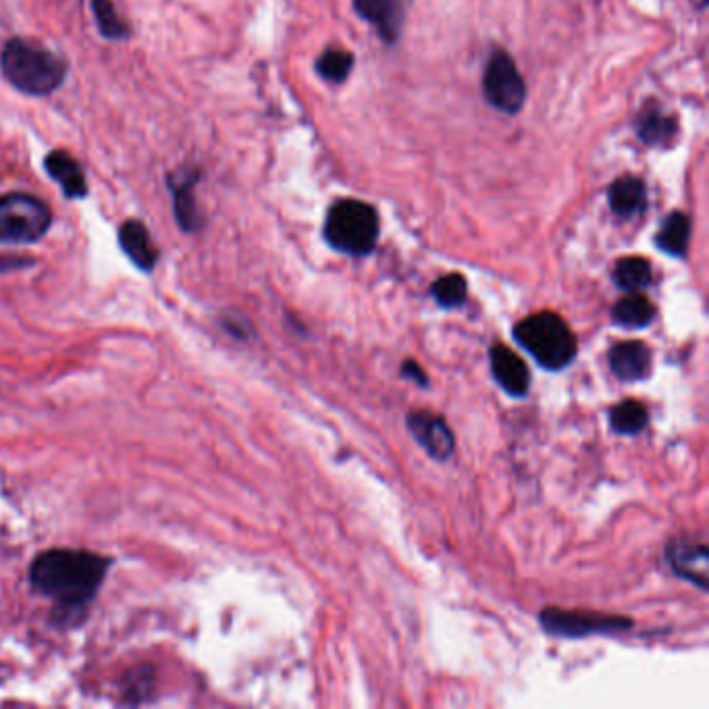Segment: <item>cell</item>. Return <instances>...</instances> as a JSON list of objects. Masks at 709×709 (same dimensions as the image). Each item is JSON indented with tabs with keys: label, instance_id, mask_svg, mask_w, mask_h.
Returning <instances> with one entry per match:
<instances>
[{
	"label": "cell",
	"instance_id": "obj_1",
	"mask_svg": "<svg viewBox=\"0 0 709 709\" xmlns=\"http://www.w3.org/2000/svg\"><path fill=\"white\" fill-rule=\"evenodd\" d=\"M111 558L84 549H48L30 566L32 587L57 603V610L80 612L98 593Z\"/></svg>",
	"mask_w": 709,
	"mask_h": 709
},
{
	"label": "cell",
	"instance_id": "obj_2",
	"mask_svg": "<svg viewBox=\"0 0 709 709\" xmlns=\"http://www.w3.org/2000/svg\"><path fill=\"white\" fill-rule=\"evenodd\" d=\"M0 71L15 90L28 96H48L63 86L67 63L38 42L13 38L0 50Z\"/></svg>",
	"mask_w": 709,
	"mask_h": 709
},
{
	"label": "cell",
	"instance_id": "obj_3",
	"mask_svg": "<svg viewBox=\"0 0 709 709\" xmlns=\"http://www.w3.org/2000/svg\"><path fill=\"white\" fill-rule=\"evenodd\" d=\"M514 339L547 371H562L576 358V335L556 312H537L514 327Z\"/></svg>",
	"mask_w": 709,
	"mask_h": 709
},
{
	"label": "cell",
	"instance_id": "obj_4",
	"mask_svg": "<svg viewBox=\"0 0 709 709\" xmlns=\"http://www.w3.org/2000/svg\"><path fill=\"white\" fill-rule=\"evenodd\" d=\"M325 240L333 250L350 256L371 254L379 240L375 208L352 198L335 202L327 213Z\"/></svg>",
	"mask_w": 709,
	"mask_h": 709
},
{
	"label": "cell",
	"instance_id": "obj_5",
	"mask_svg": "<svg viewBox=\"0 0 709 709\" xmlns=\"http://www.w3.org/2000/svg\"><path fill=\"white\" fill-rule=\"evenodd\" d=\"M52 225L50 208L36 196L13 192L0 198V242L36 244Z\"/></svg>",
	"mask_w": 709,
	"mask_h": 709
},
{
	"label": "cell",
	"instance_id": "obj_6",
	"mask_svg": "<svg viewBox=\"0 0 709 709\" xmlns=\"http://www.w3.org/2000/svg\"><path fill=\"white\" fill-rule=\"evenodd\" d=\"M483 92L491 107L506 115H514L524 107L527 84H524L522 75L508 52L495 50L489 57L483 77Z\"/></svg>",
	"mask_w": 709,
	"mask_h": 709
},
{
	"label": "cell",
	"instance_id": "obj_7",
	"mask_svg": "<svg viewBox=\"0 0 709 709\" xmlns=\"http://www.w3.org/2000/svg\"><path fill=\"white\" fill-rule=\"evenodd\" d=\"M539 622L545 633L564 639H585L591 635L622 633L633 626V620L624 616H610L597 612H568L558 608H547L541 612Z\"/></svg>",
	"mask_w": 709,
	"mask_h": 709
},
{
	"label": "cell",
	"instance_id": "obj_8",
	"mask_svg": "<svg viewBox=\"0 0 709 709\" xmlns=\"http://www.w3.org/2000/svg\"><path fill=\"white\" fill-rule=\"evenodd\" d=\"M406 427L420 448L433 460L445 462L456 452L454 433L441 416L429 410H414L406 416Z\"/></svg>",
	"mask_w": 709,
	"mask_h": 709
},
{
	"label": "cell",
	"instance_id": "obj_9",
	"mask_svg": "<svg viewBox=\"0 0 709 709\" xmlns=\"http://www.w3.org/2000/svg\"><path fill=\"white\" fill-rule=\"evenodd\" d=\"M666 562L678 579L691 581L701 591L709 589V554L703 543L670 541L666 547Z\"/></svg>",
	"mask_w": 709,
	"mask_h": 709
},
{
	"label": "cell",
	"instance_id": "obj_10",
	"mask_svg": "<svg viewBox=\"0 0 709 709\" xmlns=\"http://www.w3.org/2000/svg\"><path fill=\"white\" fill-rule=\"evenodd\" d=\"M489 366L495 383L500 385L508 396L522 398L531 389V373L529 366L510 348L495 344L489 350Z\"/></svg>",
	"mask_w": 709,
	"mask_h": 709
},
{
	"label": "cell",
	"instance_id": "obj_11",
	"mask_svg": "<svg viewBox=\"0 0 709 709\" xmlns=\"http://www.w3.org/2000/svg\"><path fill=\"white\" fill-rule=\"evenodd\" d=\"M610 369L620 381H643L651 373V350L643 341H620L610 350Z\"/></svg>",
	"mask_w": 709,
	"mask_h": 709
},
{
	"label": "cell",
	"instance_id": "obj_12",
	"mask_svg": "<svg viewBox=\"0 0 709 709\" xmlns=\"http://www.w3.org/2000/svg\"><path fill=\"white\" fill-rule=\"evenodd\" d=\"M354 9L362 19L379 30L385 42H396L404 23L402 0H354Z\"/></svg>",
	"mask_w": 709,
	"mask_h": 709
},
{
	"label": "cell",
	"instance_id": "obj_13",
	"mask_svg": "<svg viewBox=\"0 0 709 709\" xmlns=\"http://www.w3.org/2000/svg\"><path fill=\"white\" fill-rule=\"evenodd\" d=\"M119 246L125 256L134 262L140 271H152L159 260V248L154 246L150 231L138 219L125 221L119 229Z\"/></svg>",
	"mask_w": 709,
	"mask_h": 709
},
{
	"label": "cell",
	"instance_id": "obj_14",
	"mask_svg": "<svg viewBox=\"0 0 709 709\" xmlns=\"http://www.w3.org/2000/svg\"><path fill=\"white\" fill-rule=\"evenodd\" d=\"M44 169L52 179L59 183L65 198L80 200V198L88 196V183H86V175L82 171V165L77 163L69 152L52 150L44 159Z\"/></svg>",
	"mask_w": 709,
	"mask_h": 709
},
{
	"label": "cell",
	"instance_id": "obj_15",
	"mask_svg": "<svg viewBox=\"0 0 709 709\" xmlns=\"http://www.w3.org/2000/svg\"><path fill=\"white\" fill-rule=\"evenodd\" d=\"M198 173L194 171H181L177 175H169V188L173 192V208H175V217L177 223L183 231L194 233L202 227V219L198 213V206L194 200V186H196Z\"/></svg>",
	"mask_w": 709,
	"mask_h": 709
},
{
	"label": "cell",
	"instance_id": "obj_16",
	"mask_svg": "<svg viewBox=\"0 0 709 709\" xmlns=\"http://www.w3.org/2000/svg\"><path fill=\"white\" fill-rule=\"evenodd\" d=\"M608 200H610L612 213L616 217L622 219L635 217L645 210V202H647L645 183L635 175H624L612 183Z\"/></svg>",
	"mask_w": 709,
	"mask_h": 709
},
{
	"label": "cell",
	"instance_id": "obj_17",
	"mask_svg": "<svg viewBox=\"0 0 709 709\" xmlns=\"http://www.w3.org/2000/svg\"><path fill=\"white\" fill-rule=\"evenodd\" d=\"M612 321L622 329H645L655 321V306L641 292L626 294L614 304Z\"/></svg>",
	"mask_w": 709,
	"mask_h": 709
},
{
	"label": "cell",
	"instance_id": "obj_18",
	"mask_svg": "<svg viewBox=\"0 0 709 709\" xmlns=\"http://www.w3.org/2000/svg\"><path fill=\"white\" fill-rule=\"evenodd\" d=\"M691 240V221L685 213H672L662 223L655 244L662 252L674 258H682L689 250Z\"/></svg>",
	"mask_w": 709,
	"mask_h": 709
},
{
	"label": "cell",
	"instance_id": "obj_19",
	"mask_svg": "<svg viewBox=\"0 0 709 709\" xmlns=\"http://www.w3.org/2000/svg\"><path fill=\"white\" fill-rule=\"evenodd\" d=\"M612 279L620 287V290L626 292V294L643 292L645 287H649V283L653 279L651 262L647 258H643V256L620 258L616 262V267H614Z\"/></svg>",
	"mask_w": 709,
	"mask_h": 709
},
{
	"label": "cell",
	"instance_id": "obj_20",
	"mask_svg": "<svg viewBox=\"0 0 709 709\" xmlns=\"http://www.w3.org/2000/svg\"><path fill=\"white\" fill-rule=\"evenodd\" d=\"M637 134L647 146H664L676 136V121L662 109L649 107L637 119Z\"/></svg>",
	"mask_w": 709,
	"mask_h": 709
},
{
	"label": "cell",
	"instance_id": "obj_21",
	"mask_svg": "<svg viewBox=\"0 0 709 709\" xmlns=\"http://www.w3.org/2000/svg\"><path fill=\"white\" fill-rule=\"evenodd\" d=\"M647 425H649V410L637 400L620 402L610 410V427L618 435L635 437L643 433Z\"/></svg>",
	"mask_w": 709,
	"mask_h": 709
},
{
	"label": "cell",
	"instance_id": "obj_22",
	"mask_svg": "<svg viewBox=\"0 0 709 709\" xmlns=\"http://www.w3.org/2000/svg\"><path fill=\"white\" fill-rule=\"evenodd\" d=\"M317 73L323 80L331 84H341L348 80V75L352 73L354 67V57L352 52L341 50V48H329L317 59Z\"/></svg>",
	"mask_w": 709,
	"mask_h": 709
},
{
	"label": "cell",
	"instance_id": "obj_23",
	"mask_svg": "<svg viewBox=\"0 0 709 709\" xmlns=\"http://www.w3.org/2000/svg\"><path fill=\"white\" fill-rule=\"evenodd\" d=\"M466 294H468V285L464 275L460 273H450L445 277H439L433 287H431V296L435 298V302L441 308H458L466 302Z\"/></svg>",
	"mask_w": 709,
	"mask_h": 709
},
{
	"label": "cell",
	"instance_id": "obj_24",
	"mask_svg": "<svg viewBox=\"0 0 709 709\" xmlns=\"http://www.w3.org/2000/svg\"><path fill=\"white\" fill-rule=\"evenodd\" d=\"M92 11L98 23V30L102 38L107 40H125L129 36V28L119 17L117 9L111 0H92Z\"/></svg>",
	"mask_w": 709,
	"mask_h": 709
},
{
	"label": "cell",
	"instance_id": "obj_25",
	"mask_svg": "<svg viewBox=\"0 0 709 709\" xmlns=\"http://www.w3.org/2000/svg\"><path fill=\"white\" fill-rule=\"evenodd\" d=\"M402 375L406 377V379H410V381H414L418 387H429V377H427V373L423 371V369H420V364L416 362V360H404V364H402Z\"/></svg>",
	"mask_w": 709,
	"mask_h": 709
},
{
	"label": "cell",
	"instance_id": "obj_26",
	"mask_svg": "<svg viewBox=\"0 0 709 709\" xmlns=\"http://www.w3.org/2000/svg\"><path fill=\"white\" fill-rule=\"evenodd\" d=\"M32 265L30 258H0V271H11Z\"/></svg>",
	"mask_w": 709,
	"mask_h": 709
},
{
	"label": "cell",
	"instance_id": "obj_27",
	"mask_svg": "<svg viewBox=\"0 0 709 709\" xmlns=\"http://www.w3.org/2000/svg\"><path fill=\"white\" fill-rule=\"evenodd\" d=\"M691 3L697 7V9H703L707 5V0H691Z\"/></svg>",
	"mask_w": 709,
	"mask_h": 709
}]
</instances>
